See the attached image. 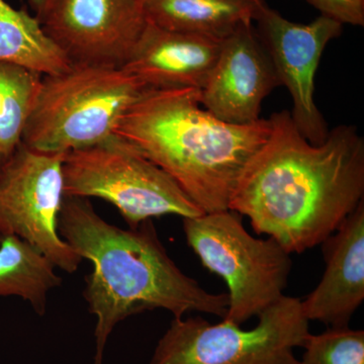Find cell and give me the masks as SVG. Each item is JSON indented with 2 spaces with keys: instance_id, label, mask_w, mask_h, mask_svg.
<instances>
[{
  "instance_id": "obj_1",
  "label": "cell",
  "mask_w": 364,
  "mask_h": 364,
  "mask_svg": "<svg viewBox=\"0 0 364 364\" xmlns=\"http://www.w3.org/2000/svg\"><path fill=\"white\" fill-rule=\"evenodd\" d=\"M267 142L242 171L228 210L289 254L321 245L363 202L364 140L341 124L320 145L301 136L291 112L269 117Z\"/></svg>"
},
{
  "instance_id": "obj_2",
  "label": "cell",
  "mask_w": 364,
  "mask_h": 364,
  "mask_svg": "<svg viewBox=\"0 0 364 364\" xmlns=\"http://www.w3.org/2000/svg\"><path fill=\"white\" fill-rule=\"evenodd\" d=\"M60 236L93 269L83 296L97 318L95 364L122 321L146 311H168L174 318L191 312L226 317L227 293L212 294L181 272L162 245L152 220L124 230L105 221L88 198L64 196Z\"/></svg>"
},
{
  "instance_id": "obj_3",
  "label": "cell",
  "mask_w": 364,
  "mask_h": 364,
  "mask_svg": "<svg viewBox=\"0 0 364 364\" xmlns=\"http://www.w3.org/2000/svg\"><path fill=\"white\" fill-rule=\"evenodd\" d=\"M269 119L223 122L202 107L200 90L146 88L114 135L164 170L205 213L228 210L242 171L267 142Z\"/></svg>"
},
{
  "instance_id": "obj_4",
  "label": "cell",
  "mask_w": 364,
  "mask_h": 364,
  "mask_svg": "<svg viewBox=\"0 0 364 364\" xmlns=\"http://www.w3.org/2000/svg\"><path fill=\"white\" fill-rule=\"evenodd\" d=\"M145 90L119 66L71 63L59 73L43 75L21 143L47 154L95 145L114 135Z\"/></svg>"
},
{
  "instance_id": "obj_5",
  "label": "cell",
  "mask_w": 364,
  "mask_h": 364,
  "mask_svg": "<svg viewBox=\"0 0 364 364\" xmlns=\"http://www.w3.org/2000/svg\"><path fill=\"white\" fill-rule=\"evenodd\" d=\"M184 234L203 267L226 282L227 322L242 326L279 301L291 273V254L274 239L246 231L234 210L182 219Z\"/></svg>"
},
{
  "instance_id": "obj_6",
  "label": "cell",
  "mask_w": 364,
  "mask_h": 364,
  "mask_svg": "<svg viewBox=\"0 0 364 364\" xmlns=\"http://www.w3.org/2000/svg\"><path fill=\"white\" fill-rule=\"evenodd\" d=\"M63 179L64 196L107 200L131 229L164 215L205 214L169 174L116 135L66 153Z\"/></svg>"
},
{
  "instance_id": "obj_7",
  "label": "cell",
  "mask_w": 364,
  "mask_h": 364,
  "mask_svg": "<svg viewBox=\"0 0 364 364\" xmlns=\"http://www.w3.org/2000/svg\"><path fill=\"white\" fill-rule=\"evenodd\" d=\"M257 318L249 330L200 316L174 318L149 364H298L294 350L311 333L301 299L284 296Z\"/></svg>"
},
{
  "instance_id": "obj_8",
  "label": "cell",
  "mask_w": 364,
  "mask_h": 364,
  "mask_svg": "<svg viewBox=\"0 0 364 364\" xmlns=\"http://www.w3.org/2000/svg\"><path fill=\"white\" fill-rule=\"evenodd\" d=\"M65 155L38 152L21 143L7 158L0 168V237H18L55 267L73 273L82 258L58 231Z\"/></svg>"
},
{
  "instance_id": "obj_9",
  "label": "cell",
  "mask_w": 364,
  "mask_h": 364,
  "mask_svg": "<svg viewBox=\"0 0 364 364\" xmlns=\"http://www.w3.org/2000/svg\"><path fill=\"white\" fill-rule=\"evenodd\" d=\"M254 21L280 85L286 86L293 100L294 126L309 142L320 145L329 130L316 105L315 76L323 52L342 35L343 25L324 16L309 23H294L265 1L258 6Z\"/></svg>"
},
{
  "instance_id": "obj_10",
  "label": "cell",
  "mask_w": 364,
  "mask_h": 364,
  "mask_svg": "<svg viewBox=\"0 0 364 364\" xmlns=\"http://www.w3.org/2000/svg\"><path fill=\"white\" fill-rule=\"evenodd\" d=\"M147 23L144 0H58L42 26L71 63L122 67Z\"/></svg>"
},
{
  "instance_id": "obj_11",
  "label": "cell",
  "mask_w": 364,
  "mask_h": 364,
  "mask_svg": "<svg viewBox=\"0 0 364 364\" xmlns=\"http://www.w3.org/2000/svg\"><path fill=\"white\" fill-rule=\"evenodd\" d=\"M280 86L274 67L253 23L224 40L214 68L200 90V102L229 124L259 119L264 98Z\"/></svg>"
},
{
  "instance_id": "obj_12",
  "label": "cell",
  "mask_w": 364,
  "mask_h": 364,
  "mask_svg": "<svg viewBox=\"0 0 364 364\" xmlns=\"http://www.w3.org/2000/svg\"><path fill=\"white\" fill-rule=\"evenodd\" d=\"M321 245L324 274L301 309L309 321L348 327L364 301V200Z\"/></svg>"
},
{
  "instance_id": "obj_13",
  "label": "cell",
  "mask_w": 364,
  "mask_h": 364,
  "mask_svg": "<svg viewBox=\"0 0 364 364\" xmlns=\"http://www.w3.org/2000/svg\"><path fill=\"white\" fill-rule=\"evenodd\" d=\"M224 41L172 32L148 21L124 70L151 90H202Z\"/></svg>"
},
{
  "instance_id": "obj_14",
  "label": "cell",
  "mask_w": 364,
  "mask_h": 364,
  "mask_svg": "<svg viewBox=\"0 0 364 364\" xmlns=\"http://www.w3.org/2000/svg\"><path fill=\"white\" fill-rule=\"evenodd\" d=\"M264 1V0H263ZM256 0H146L147 21L172 32L224 41L253 23Z\"/></svg>"
},
{
  "instance_id": "obj_15",
  "label": "cell",
  "mask_w": 364,
  "mask_h": 364,
  "mask_svg": "<svg viewBox=\"0 0 364 364\" xmlns=\"http://www.w3.org/2000/svg\"><path fill=\"white\" fill-rule=\"evenodd\" d=\"M0 62L18 64L43 74L59 73L71 62L25 9L0 0Z\"/></svg>"
},
{
  "instance_id": "obj_16",
  "label": "cell",
  "mask_w": 364,
  "mask_h": 364,
  "mask_svg": "<svg viewBox=\"0 0 364 364\" xmlns=\"http://www.w3.org/2000/svg\"><path fill=\"white\" fill-rule=\"evenodd\" d=\"M61 284L55 265L37 248L14 235L0 237V296H21L44 316L48 294Z\"/></svg>"
},
{
  "instance_id": "obj_17",
  "label": "cell",
  "mask_w": 364,
  "mask_h": 364,
  "mask_svg": "<svg viewBox=\"0 0 364 364\" xmlns=\"http://www.w3.org/2000/svg\"><path fill=\"white\" fill-rule=\"evenodd\" d=\"M43 74L0 62V153L9 158L21 143L42 85Z\"/></svg>"
},
{
  "instance_id": "obj_18",
  "label": "cell",
  "mask_w": 364,
  "mask_h": 364,
  "mask_svg": "<svg viewBox=\"0 0 364 364\" xmlns=\"http://www.w3.org/2000/svg\"><path fill=\"white\" fill-rule=\"evenodd\" d=\"M298 364H364V331L350 327L327 328L308 335Z\"/></svg>"
},
{
  "instance_id": "obj_19",
  "label": "cell",
  "mask_w": 364,
  "mask_h": 364,
  "mask_svg": "<svg viewBox=\"0 0 364 364\" xmlns=\"http://www.w3.org/2000/svg\"><path fill=\"white\" fill-rule=\"evenodd\" d=\"M321 16L342 25L364 26V0H306Z\"/></svg>"
},
{
  "instance_id": "obj_20",
  "label": "cell",
  "mask_w": 364,
  "mask_h": 364,
  "mask_svg": "<svg viewBox=\"0 0 364 364\" xmlns=\"http://www.w3.org/2000/svg\"><path fill=\"white\" fill-rule=\"evenodd\" d=\"M28 1L31 9L35 13L36 18L42 23L58 0H28Z\"/></svg>"
},
{
  "instance_id": "obj_21",
  "label": "cell",
  "mask_w": 364,
  "mask_h": 364,
  "mask_svg": "<svg viewBox=\"0 0 364 364\" xmlns=\"http://www.w3.org/2000/svg\"><path fill=\"white\" fill-rule=\"evenodd\" d=\"M6 159L7 158L4 157V155L0 153V168H1L2 165H4V163L6 162Z\"/></svg>"
},
{
  "instance_id": "obj_22",
  "label": "cell",
  "mask_w": 364,
  "mask_h": 364,
  "mask_svg": "<svg viewBox=\"0 0 364 364\" xmlns=\"http://www.w3.org/2000/svg\"><path fill=\"white\" fill-rule=\"evenodd\" d=\"M144 1H146V0H144ZM256 1H263V0H256Z\"/></svg>"
}]
</instances>
